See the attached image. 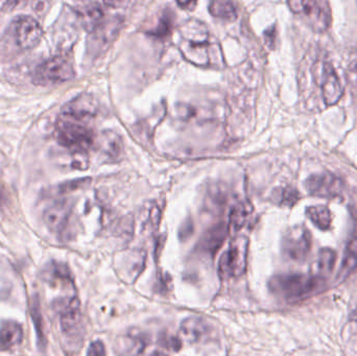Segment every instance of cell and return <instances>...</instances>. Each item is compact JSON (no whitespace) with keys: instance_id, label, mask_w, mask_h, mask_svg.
Returning a JSON list of instances; mask_svg holds the SVG:
<instances>
[{"instance_id":"cell-36","label":"cell","mask_w":357,"mask_h":356,"mask_svg":"<svg viewBox=\"0 0 357 356\" xmlns=\"http://www.w3.org/2000/svg\"><path fill=\"white\" fill-rule=\"evenodd\" d=\"M178 6L185 10H193L197 6V0H177Z\"/></svg>"},{"instance_id":"cell-32","label":"cell","mask_w":357,"mask_h":356,"mask_svg":"<svg viewBox=\"0 0 357 356\" xmlns=\"http://www.w3.org/2000/svg\"><path fill=\"white\" fill-rule=\"evenodd\" d=\"M193 229H195V227H193L192 222L190 219H186L181 226L180 231H178V236H180L181 240H184L188 238L193 233Z\"/></svg>"},{"instance_id":"cell-34","label":"cell","mask_w":357,"mask_h":356,"mask_svg":"<svg viewBox=\"0 0 357 356\" xmlns=\"http://www.w3.org/2000/svg\"><path fill=\"white\" fill-rule=\"evenodd\" d=\"M88 355H106V349H105L104 344L102 342H94L90 345L89 350L87 353Z\"/></svg>"},{"instance_id":"cell-1","label":"cell","mask_w":357,"mask_h":356,"mask_svg":"<svg viewBox=\"0 0 357 356\" xmlns=\"http://www.w3.org/2000/svg\"><path fill=\"white\" fill-rule=\"evenodd\" d=\"M326 279L310 274L289 273L274 276L268 282L270 291L277 298L287 303L301 302L325 288Z\"/></svg>"},{"instance_id":"cell-20","label":"cell","mask_w":357,"mask_h":356,"mask_svg":"<svg viewBox=\"0 0 357 356\" xmlns=\"http://www.w3.org/2000/svg\"><path fill=\"white\" fill-rule=\"evenodd\" d=\"M335 261H337V253L335 251L329 248L321 249L312 265V274L326 279L333 273Z\"/></svg>"},{"instance_id":"cell-41","label":"cell","mask_w":357,"mask_h":356,"mask_svg":"<svg viewBox=\"0 0 357 356\" xmlns=\"http://www.w3.org/2000/svg\"><path fill=\"white\" fill-rule=\"evenodd\" d=\"M356 67H357V62H356ZM357 69V68H356Z\"/></svg>"},{"instance_id":"cell-35","label":"cell","mask_w":357,"mask_h":356,"mask_svg":"<svg viewBox=\"0 0 357 356\" xmlns=\"http://www.w3.org/2000/svg\"><path fill=\"white\" fill-rule=\"evenodd\" d=\"M130 0H104L105 6L111 8H121L129 3Z\"/></svg>"},{"instance_id":"cell-24","label":"cell","mask_w":357,"mask_h":356,"mask_svg":"<svg viewBox=\"0 0 357 356\" xmlns=\"http://www.w3.org/2000/svg\"><path fill=\"white\" fill-rule=\"evenodd\" d=\"M148 345L146 336L139 330H130L121 340V347H123L126 355H142Z\"/></svg>"},{"instance_id":"cell-39","label":"cell","mask_w":357,"mask_h":356,"mask_svg":"<svg viewBox=\"0 0 357 356\" xmlns=\"http://www.w3.org/2000/svg\"><path fill=\"white\" fill-rule=\"evenodd\" d=\"M2 199H4V190L3 188L1 187V185H0V201H1Z\"/></svg>"},{"instance_id":"cell-27","label":"cell","mask_w":357,"mask_h":356,"mask_svg":"<svg viewBox=\"0 0 357 356\" xmlns=\"http://www.w3.org/2000/svg\"><path fill=\"white\" fill-rule=\"evenodd\" d=\"M300 199H301V194L291 186L276 188L272 194L273 202L280 205V206H295L299 202Z\"/></svg>"},{"instance_id":"cell-15","label":"cell","mask_w":357,"mask_h":356,"mask_svg":"<svg viewBox=\"0 0 357 356\" xmlns=\"http://www.w3.org/2000/svg\"><path fill=\"white\" fill-rule=\"evenodd\" d=\"M289 8L296 14H304L316 22L317 29H325L326 15L317 0H289Z\"/></svg>"},{"instance_id":"cell-4","label":"cell","mask_w":357,"mask_h":356,"mask_svg":"<svg viewBox=\"0 0 357 356\" xmlns=\"http://www.w3.org/2000/svg\"><path fill=\"white\" fill-rule=\"evenodd\" d=\"M249 240L238 236L230 242L218 261V274L222 279H232L243 275L247 269Z\"/></svg>"},{"instance_id":"cell-28","label":"cell","mask_w":357,"mask_h":356,"mask_svg":"<svg viewBox=\"0 0 357 356\" xmlns=\"http://www.w3.org/2000/svg\"><path fill=\"white\" fill-rule=\"evenodd\" d=\"M174 22H175V16L169 10H165L159 17L154 29L148 31L149 35L154 36L157 38H165L171 35L174 29Z\"/></svg>"},{"instance_id":"cell-14","label":"cell","mask_w":357,"mask_h":356,"mask_svg":"<svg viewBox=\"0 0 357 356\" xmlns=\"http://www.w3.org/2000/svg\"><path fill=\"white\" fill-rule=\"evenodd\" d=\"M146 258V254L140 250L129 251L127 254L123 255L119 265L121 278L126 282H134L144 271Z\"/></svg>"},{"instance_id":"cell-11","label":"cell","mask_w":357,"mask_h":356,"mask_svg":"<svg viewBox=\"0 0 357 356\" xmlns=\"http://www.w3.org/2000/svg\"><path fill=\"white\" fill-rule=\"evenodd\" d=\"M71 209L73 206L68 200L59 201L48 207L43 215L46 227L54 233L61 234L64 232L70 219Z\"/></svg>"},{"instance_id":"cell-30","label":"cell","mask_w":357,"mask_h":356,"mask_svg":"<svg viewBox=\"0 0 357 356\" xmlns=\"http://www.w3.org/2000/svg\"><path fill=\"white\" fill-rule=\"evenodd\" d=\"M90 179H79L73 180L71 182H67V183L62 184L59 188V192L61 194H65V192H73V190L77 189V188L84 187L89 183Z\"/></svg>"},{"instance_id":"cell-18","label":"cell","mask_w":357,"mask_h":356,"mask_svg":"<svg viewBox=\"0 0 357 356\" xmlns=\"http://www.w3.org/2000/svg\"><path fill=\"white\" fill-rule=\"evenodd\" d=\"M42 278L52 286L73 284L70 270L63 263H52L48 265L42 272Z\"/></svg>"},{"instance_id":"cell-6","label":"cell","mask_w":357,"mask_h":356,"mask_svg":"<svg viewBox=\"0 0 357 356\" xmlns=\"http://www.w3.org/2000/svg\"><path fill=\"white\" fill-rule=\"evenodd\" d=\"M10 35L20 49H33L41 41L43 29L33 17L20 16L10 24Z\"/></svg>"},{"instance_id":"cell-37","label":"cell","mask_w":357,"mask_h":356,"mask_svg":"<svg viewBox=\"0 0 357 356\" xmlns=\"http://www.w3.org/2000/svg\"><path fill=\"white\" fill-rule=\"evenodd\" d=\"M23 1L25 0H6V3H4V8L8 10H13L17 6H20Z\"/></svg>"},{"instance_id":"cell-19","label":"cell","mask_w":357,"mask_h":356,"mask_svg":"<svg viewBox=\"0 0 357 356\" xmlns=\"http://www.w3.org/2000/svg\"><path fill=\"white\" fill-rule=\"evenodd\" d=\"M79 18L86 31H96L100 29L105 18L102 8L98 4H88L79 10Z\"/></svg>"},{"instance_id":"cell-21","label":"cell","mask_w":357,"mask_h":356,"mask_svg":"<svg viewBox=\"0 0 357 356\" xmlns=\"http://www.w3.org/2000/svg\"><path fill=\"white\" fill-rule=\"evenodd\" d=\"M356 269L357 238H354L347 245V248H346L345 253H344L343 263H342L341 269H340L337 278H335L337 284L345 281Z\"/></svg>"},{"instance_id":"cell-17","label":"cell","mask_w":357,"mask_h":356,"mask_svg":"<svg viewBox=\"0 0 357 356\" xmlns=\"http://www.w3.org/2000/svg\"><path fill=\"white\" fill-rule=\"evenodd\" d=\"M22 327L17 322L4 321L0 325V351H8L21 344Z\"/></svg>"},{"instance_id":"cell-23","label":"cell","mask_w":357,"mask_h":356,"mask_svg":"<svg viewBox=\"0 0 357 356\" xmlns=\"http://www.w3.org/2000/svg\"><path fill=\"white\" fill-rule=\"evenodd\" d=\"M210 14L215 18L235 21L238 17L236 6L233 0H210L208 6Z\"/></svg>"},{"instance_id":"cell-9","label":"cell","mask_w":357,"mask_h":356,"mask_svg":"<svg viewBox=\"0 0 357 356\" xmlns=\"http://www.w3.org/2000/svg\"><path fill=\"white\" fill-rule=\"evenodd\" d=\"M180 334L188 344H205L213 338V328L202 318L190 317L181 324Z\"/></svg>"},{"instance_id":"cell-5","label":"cell","mask_w":357,"mask_h":356,"mask_svg":"<svg viewBox=\"0 0 357 356\" xmlns=\"http://www.w3.org/2000/svg\"><path fill=\"white\" fill-rule=\"evenodd\" d=\"M75 72L70 60L63 56L48 59L36 68L33 83L47 86L65 83L75 77Z\"/></svg>"},{"instance_id":"cell-40","label":"cell","mask_w":357,"mask_h":356,"mask_svg":"<svg viewBox=\"0 0 357 356\" xmlns=\"http://www.w3.org/2000/svg\"><path fill=\"white\" fill-rule=\"evenodd\" d=\"M79 1H91V0H79Z\"/></svg>"},{"instance_id":"cell-33","label":"cell","mask_w":357,"mask_h":356,"mask_svg":"<svg viewBox=\"0 0 357 356\" xmlns=\"http://www.w3.org/2000/svg\"><path fill=\"white\" fill-rule=\"evenodd\" d=\"M276 38H277V29L275 25L271 26L270 29H266L264 31V39H266V44H268V47L274 48L275 43H276Z\"/></svg>"},{"instance_id":"cell-12","label":"cell","mask_w":357,"mask_h":356,"mask_svg":"<svg viewBox=\"0 0 357 356\" xmlns=\"http://www.w3.org/2000/svg\"><path fill=\"white\" fill-rule=\"evenodd\" d=\"M83 325L81 303L77 297H73L65 305L61 313V328L66 336H77Z\"/></svg>"},{"instance_id":"cell-31","label":"cell","mask_w":357,"mask_h":356,"mask_svg":"<svg viewBox=\"0 0 357 356\" xmlns=\"http://www.w3.org/2000/svg\"><path fill=\"white\" fill-rule=\"evenodd\" d=\"M161 344L165 347V349H167L169 351H174L177 353L180 350L182 347V341L180 338H176V336H165L163 339H160Z\"/></svg>"},{"instance_id":"cell-8","label":"cell","mask_w":357,"mask_h":356,"mask_svg":"<svg viewBox=\"0 0 357 356\" xmlns=\"http://www.w3.org/2000/svg\"><path fill=\"white\" fill-rule=\"evenodd\" d=\"M304 185L312 196L319 198H337L344 189L343 180L331 173L310 176Z\"/></svg>"},{"instance_id":"cell-2","label":"cell","mask_w":357,"mask_h":356,"mask_svg":"<svg viewBox=\"0 0 357 356\" xmlns=\"http://www.w3.org/2000/svg\"><path fill=\"white\" fill-rule=\"evenodd\" d=\"M188 26L193 35L184 27L185 33L180 44V50L184 58L197 66H218L222 60L220 48L218 43L210 40L205 25L193 22V24L188 23Z\"/></svg>"},{"instance_id":"cell-7","label":"cell","mask_w":357,"mask_h":356,"mask_svg":"<svg viewBox=\"0 0 357 356\" xmlns=\"http://www.w3.org/2000/svg\"><path fill=\"white\" fill-rule=\"evenodd\" d=\"M282 250L285 256L294 261H305L312 250V234L304 226L287 230L283 236Z\"/></svg>"},{"instance_id":"cell-10","label":"cell","mask_w":357,"mask_h":356,"mask_svg":"<svg viewBox=\"0 0 357 356\" xmlns=\"http://www.w3.org/2000/svg\"><path fill=\"white\" fill-rule=\"evenodd\" d=\"M321 89H322L323 100L327 106H335L343 96V87L339 75L335 67L331 62L324 61L321 68Z\"/></svg>"},{"instance_id":"cell-25","label":"cell","mask_w":357,"mask_h":356,"mask_svg":"<svg viewBox=\"0 0 357 356\" xmlns=\"http://www.w3.org/2000/svg\"><path fill=\"white\" fill-rule=\"evenodd\" d=\"M306 215L312 222L314 226L322 231L331 229L333 224V213L331 209L325 205L310 206L306 209Z\"/></svg>"},{"instance_id":"cell-3","label":"cell","mask_w":357,"mask_h":356,"mask_svg":"<svg viewBox=\"0 0 357 356\" xmlns=\"http://www.w3.org/2000/svg\"><path fill=\"white\" fill-rule=\"evenodd\" d=\"M86 123L63 116L56 125L58 144L73 153H87L93 146L96 136Z\"/></svg>"},{"instance_id":"cell-26","label":"cell","mask_w":357,"mask_h":356,"mask_svg":"<svg viewBox=\"0 0 357 356\" xmlns=\"http://www.w3.org/2000/svg\"><path fill=\"white\" fill-rule=\"evenodd\" d=\"M100 148H102V154L108 157L110 161L119 160L121 154H123V141L113 132H108V133L105 134Z\"/></svg>"},{"instance_id":"cell-38","label":"cell","mask_w":357,"mask_h":356,"mask_svg":"<svg viewBox=\"0 0 357 356\" xmlns=\"http://www.w3.org/2000/svg\"><path fill=\"white\" fill-rule=\"evenodd\" d=\"M349 320L351 322H357V307L351 314H350Z\"/></svg>"},{"instance_id":"cell-16","label":"cell","mask_w":357,"mask_h":356,"mask_svg":"<svg viewBox=\"0 0 357 356\" xmlns=\"http://www.w3.org/2000/svg\"><path fill=\"white\" fill-rule=\"evenodd\" d=\"M229 233V227L227 224L220 223L208 229L204 233L199 242V247L204 252L209 253L213 256L218 249L222 246Z\"/></svg>"},{"instance_id":"cell-13","label":"cell","mask_w":357,"mask_h":356,"mask_svg":"<svg viewBox=\"0 0 357 356\" xmlns=\"http://www.w3.org/2000/svg\"><path fill=\"white\" fill-rule=\"evenodd\" d=\"M96 102L89 95H81L63 108V116L87 123L96 116Z\"/></svg>"},{"instance_id":"cell-29","label":"cell","mask_w":357,"mask_h":356,"mask_svg":"<svg viewBox=\"0 0 357 356\" xmlns=\"http://www.w3.org/2000/svg\"><path fill=\"white\" fill-rule=\"evenodd\" d=\"M31 319L35 325L36 334H37L38 342L40 346L45 347L46 338L44 334L43 320H42L41 309H40V301L38 296L33 297L31 302Z\"/></svg>"},{"instance_id":"cell-22","label":"cell","mask_w":357,"mask_h":356,"mask_svg":"<svg viewBox=\"0 0 357 356\" xmlns=\"http://www.w3.org/2000/svg\"><path fill=\"white\" fill-rule=\"evenodd\" d=\"M252 212H253V207L250 203L239 202L234 205L229 215V230L233 232L241 230L247 224Z\"/></svg>"}]
</instances>
